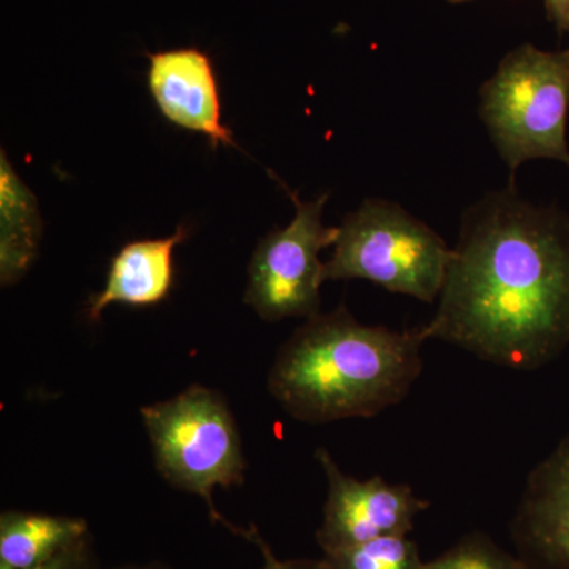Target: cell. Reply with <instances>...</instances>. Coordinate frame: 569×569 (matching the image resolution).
I'll use <instances>...</instances> for the list:
<instances>
[{"label":"cell","mask_w":569,"mask_h":569,"mask_svg":"<svg viewBox=\"0 0 569 569\" xmlns=\"http://www.w3.org/2000/svg\"><path fill=\"white\" fill-rule=\"evenodd\" d=\"M422 331L508 369L559 358L569 346V216L531 204L512 183L467 208Z\"/></svg>","instance_id":"1"},{"label":"cell","mask_w":569,"mask_h":569,"mask_svg":"<svg viewBox=\"0 0 569 569\" xmlns=\"http://www.w3.org/2000/svg\"><path fill=\"white\" fill-rule=\"evenodd\" d=\"M426 342L422 328L361 325L340 306L307 318L283 343L269 392L290 417L310 425L377 417L417 383Z\"/></svg>","instance_id":"2"},{"label":"cell","mask_w":569,"mask_h":569,"mask_svg":"<svg viewBox=\"0 0 569 569\" xmlns=\"http://www.w3.org/2000/svg\"><path fill=\"white\" fill-rule=\"evenodd\" d=\"M479 118L509 170L538 159L569 168V48L509 51L479 89Z\"/></svg>","instance_id":"3"},{"label":"cell","mask_w":569,"mask_h":569,"mask_svg":"<svg viewBox=\"0 0 569 569\" xmlns=\"http://www.w3.org/2000/svg\"><path fill=\"white\" fill-rule=\"evenodd\" d=\"M452 249L402 206L367 198L339 227L326 280H369L432 305L441 293Z\"/></svg>","instance_id":"4"},{"label":"cell","mask_w":569,"mask_h":569,"mask_svg":"<svg viewBox=\"0 0 569 569\" xmlns=\"http://www.w3.org/2000/svg\"><path fill=\"white\" fill-rule=\"evenodd\" d=\"M157 470L174 488L200 496L212 520L233 527L217 512L216 488L244 482L246 458L230 407L219 392L192 385L164 402L141 408Z\"/></svg>","instance_id":"5"},{"label":"cell","mask_w":569,"mask_h":569,"mask_svg":"<svg viewBox=\"0 0 569 569\" xmlns=\"http://www.w3.org/2000/svg\"><path fill=\"white\" fill-rule=\"evenodd\" d=\"M295 219L276 228L258 242L249 264L246 305L263 320L312 318L320 313V288L325 263L320 252L335 246L339 227H325L323 209L328 194L305 203L290 193Z\"/></svg>","instance_id":"6"},{"label":"cell","mask_w":569,"mask_h":569,"mask_svg":"<svg viewBox=\"0 0 569 569\" xmlns=\"http://www.w3.org/2000/svg\"><path fill=\"white\" fill-rule=\"evenodd\" d=\"M316 458L328 481L323 522L317 541L323 553L351 548L383 537H407L415 520L429 508L408 485L387 479H361L343 473L328 449H317Z\"/></svg>","instance_id":"7"},{"label":"cell","mask_w":569,"mask_h":569,"mask_svg":"<svg viewBox=\"0 0 569 569\" xmlns=\"http://www.w3.org/2000/svg\"><path fill=\"white\" fill-rule=\"evenodd\" d=\"M511 538L527 569H569V433L530 471Z\"/></svg>","instance_id":"8"},{"label":"cell","mask_w":569,"mask_h":569,"mask_svg":"<svg viewBox=\"0 0 569 569\" xmlns=\"http://www.w3.org/2000/svg\"><path fill=\"white\" fill-rule=\"evenodd\" d=\"M148 86L168 122L208 137L212 149L236 146L222 122L219 82L211 59L197 48L149 54Z\"/></svg>","instance_id":"9"},{"label":"cell","mask_w":569,"mask_h":569,"mask_svg":"<svg viewBox=\"0 0 569 569\" xmlns=\"http://www.w3.org/2000/svg\"><path fill=\"white\" fill-rule=\"evenodd\" d=\"M187 228L173 236L129 242L111 260L103 290L88 302L86 316L97 321L112 305L149 307L159 305L174 283V249L187 238Z\"/></svg>","instance_id":"10"},{"label":"cell","mask_w":569,"mask_h":569,"mask_svg":"<svg viewBox=\"0 0 569 569\" xmlns=\"http://www.w3.org/2000/svg\"><path fill=\"white\" fill-rule=\"evenodd\" d=\"M43 231L39 203L0 152V280L17 283L36 260Z\"/></svg>","instance_id":"11"},{"label":"cell","mask_w":569,"mask_h":569,"mask_svg":"<svg viewBox=\"0 0 569 569\" xmlns=\"http://www.w3.org/2000/svg\"><path fill=\"white\" fill-rule=\"evenodd\" d=\"M89 537L88 523L66 516L6 511L0 516V568L33 569Z\"/></svg>","instance_id":"12"},{"label":"cell","mask_w":569,"mask_h":569,"mask_svg":"<svg viewBox=\"0 0 569 569\" xmlns=\"http://www.w3.org/2000/svg\"><path fill=\"white\" fill-rule=\"evenodd\" d=\"M329 569H425L417 542L407 537H383L323 553Z\"/></svg>","instance_id":"13"},{"label":"cell","mask_w":569,"mask_h":569,"mask_svg":"<svg viewBox=\"0 0 569 569\" xmlns=\"http://www.w3.org/2000/svg\"><path fill=\"white\" fill-rule=\"evenodd\" d=\"M425 569H527L518 556H512L481 531H473L456 542L437 559L426 561Z\"/></svg>","instance_id":"14"},{"label":"cell","mask_w":569,"mask_h":569,"mask_svg":"<svg viewBox=\"0 0 569 569\" xmlns=\"http://www.w3.org/2000/svg\"><path fill=\"white\" fill-rule=\"evenodd\" d=\"M33 569H96V560H93L91 548V537L81 539L77 545L70 546L69 549L63 550V552L59 553L54 559Z\"/></svg>","instance_id":"15"},{"label":"cell","mask_w":569,"mask_h":569,"mask_svg":"<svg viewBox=\"0 0 569 569\" xmlns=\"http://www.w3.org/2000/svg\"><path fill=\"white\" fill-rule=\"evenodd\" d=\"M246 538H249L253 545L258 546L264 557V565L261 569H329L323 559L321 560H280L277 559L274 552L269 549L263 538L260 537L257 529L244 531Z\"/></svg>","instance_id":"16"},{"label":"cell","mask_w":569,"mask_h":569,"mask_svg":"<svg viewBox=\"0 0 569 569\" xmlns=\"http://www.w3.org/2000/svg\"><path fill=\"white\" fill-rule=\"evenodd\" d=\"M549 20L559 28L569 13V0H545Z\"/></svg>","instance_id":"17"},{"label":"cell","mask_w":569,"mask_h":569,"mask_svg":"<svg viewBox=\"0 0 569 569\" xmlns=\"http://www.w3.org/2000/svg\"><path fill=\"white\" fill-rule=\"evenodd\" d=\"M559 29L561 32H567L569 36V13L567 14V18H565V20L561 21Z\"/></svg>","instance_id":"18"},{"label":"cell","mask_w":569,"mask_h":569,"mask_svg":"<svg viewBox=\"0 0 569 569\" xmlns=\"http://www.w3.org/2000/svg\"><path fill=\"white\" fill-rule=\"evenodd\" d=\"M121 569H159V568H151V567H129V568H121Z\"/></svg>","instance_id":"19"},{"label":"cell","mask_w":569,"mask_h":569,"mask_svg":"<svg viewBox=\"0 0 569 569\" xmlns=\"http://www.w3.org/2000/svg\"><path fill=\"white\" fill-rule=\"evenodd\" d=\"M452 3L468 2V0H449Z\"/></svg>","instance_id":"20"}]
</instances>
